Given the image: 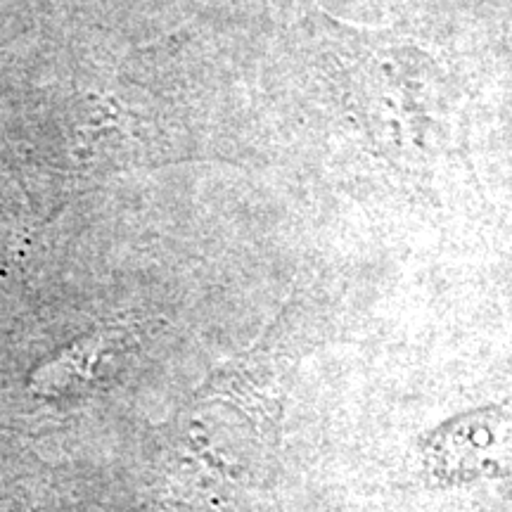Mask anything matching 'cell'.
I'll return each instance as SVG.
<instances>
[{
  "instance_id": "cell-1",
  "label": "cell",
  "mask_w": 512,
  "mask_h": 512,
  "mask_svg": "<svg viewBox=\"0 0 512 512\" xmlns=\"http://www.w3.org/2000/svg\"><path fill=\"white\" fill-rule=\"evenodd\" d=\"M448 477H491L512 470V408H484L451 422L437 444Z\"/></svg>"
}]
</instances>
